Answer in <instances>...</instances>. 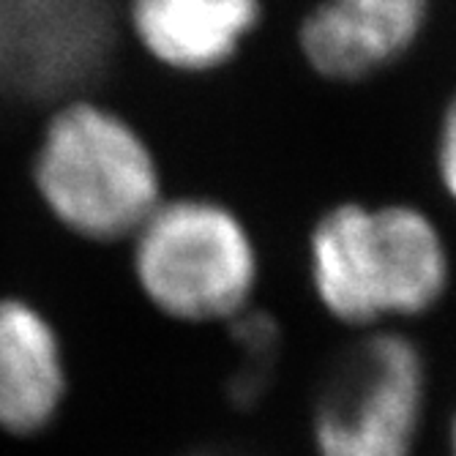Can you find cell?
<instances>
[{
  "label": "cell",
  "instance_id": "3957f363",
  "mask_svg": "<svg viewBox=\"0 0 456 456\" xmlns=\"http://www.w3.org/2000/svg\"><path fill=\"white\" fill-rule=\"evenodd\" d=\"M129 246L134 284L161 317L230 325L257 306L263 243L246 214L216 194L164 197Z\"/></svg>",
  "mask_w": 456,
  "mask_h": 456
},
{
  "label": "cell",
  "instance_id": "5b68a950",
  "mask_svg": "<svg viewBox=\"0 0 456 456\" xmlns=\"http://www.w3.org/2000/svg\"><path fill=\"white\" fill-rule=\"evenodd\" d=\"M123 36V0H0V102L86 96Z\"/></svg>",
  "mask_w": 456,
  "mask_h": 456
},
{
  "label": "cell",
  "instance_id": "ba28073f",
  "mask_svg": "<svg viewBox=\"0 0 456 456\" xmlns=\"http://www.w3.org/2000/svg\"><path fill=\"white\" fill-rule=\"evenodd\" d=\"M69 394L63 339L45 309L20 296H0V432H47Z\"/></svg>",
  "mask_w": 456,
  "mask_h": 456
},
{
  "label": "cell",
  "instance_id": "8992f818",
  "mask_svg": "<svg viewBox=\"0 0 456 456\" xmlns=\"http://www.w3.org/2000/svg\"><path fill=\"white\" fill-rule=\"evenodd\" d=\"M435 9L437 0H309L293 47L317 82L358 88L416 55Z\"/></svg>",
  "mask_w": 456,
  "mask_h": 456
},
{
  "label": "cell",
  "instance_id": "8fae6325",
  "mask_svg": "<svg viewBox=\"0 0 456 456\" xmlns=\"http://www.w3.org/2000/svg\"><path fill=\"white\" fill-rule=\"evenodd\" d=\"M445 456H456V404L451 407L445 421Z\"/></svg>",
  "mask_w": 456,
  "mask_h": 456
},
{
  "label": "cell",
  "instance_id": "7a4b0ae2",
  "mask_svg": "<svg viewBox=\"0 0 456 456\" xmlns=\"http://www.w3.org/2000/svg\"><path fill=\"white\" fill-rule=\"evenodd\" d=\"M33 186L63 230L91 243L129 240L167 197L153 142L88 96L53 107L33 153Z\"/></svg>",
  "mask_w": 456,
  "mask_h": 456
},
{
  "label": "cell",
  "instance_id": "9c48e42d",
  "mask_svg": "<svg viewBox=\"0 0 456 456\" xmlns=\"http://www.w3.org/2000/svg\"><path fill=\"white\" fill-rule=\"evenodd\" d=\"M227 328L238 353V363L227 380V394L235 407L252 410L265 399L273 383V371L281 355V325L273 314L255 306Z\"/></svg>",
  "mask_w": 456,
  "mask_h": 456
},
{
  "label": "cell",
  "instance_id": "7c38bea8",
  "mask_svg": "<svg viewBox=\"0 0 456 456\" xmlns=\"http://www.w3.org/2000/svg\"><path fill=\"white\" fill-rule=\"evenodd\" d=\"M191 456H230V453H219V451H202V453H191Z\"/></svg>",
  "mask_w": 456,
  "mask_h": 456
},
{
  "label": "cell",
  "instance_id": "52a82bcc",
  "mask_svg": "<svg viewBox=\"0 0 456 456\" xmlns=\"http://www.w3.org/2000/svg\"><path fill=\"white\" fill-rule=\"evenodd\" d=\"M268 0H123V33L159 69L211 77L235 66L255 45Z\"/></svg>",
  "mask_w": 456,
  "mask_h": 456
},
{
  "label": "cell",
  "instance_id": "277c9868",
  "mask_svg": "<svg viewBox=\"0 0 456 456\" xmlns=\"http://www.w3.org/2000/svg\"><path fill=\"white\" fill-rule=\"evenodd\" d=\"M432 412V366L407 328L358 334L312 399L314 456H419Z\"/></svg>",
  "mask_w": 456,
  "mask_h": 456
},
{
  "label": "cell",
  "instance_id": "30bf717a",
  "mask_svg": "<svg viewBox=\"0 0 456 456\" xmlns=\"http://www.w3.org/2000/svg\"><path fill=\"white\" fill-rule=\"evenodd\" d=\"M429 175L445 208L456 214V88L445 94L432 120Z\"/></svg>",
  "mask_w": 456,
  "mask_h": 456
},
{
  "label": "cell",
  "instance_id": "6da1fadb",
  "mask_svg": "<svg viewBox=\"0 0 456 456\" xmlns=\"http://www.w3.org/2000/svg\"><path fill=\"white\" fill-rule=\"evenodd\" d=\"M301 260L314 306L355 337L435 314L456 281L448 230L407 197L322 205L304 232Z\"/></svg>",
  "mask_w": 456,
  "mask_h": 456
}]
</instances>
